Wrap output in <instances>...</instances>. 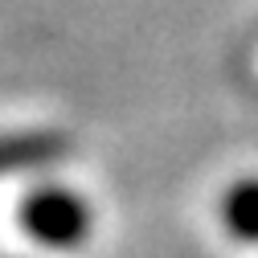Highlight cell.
I'll list each match as a JSON object with an SVG mask.
<instances>
[{"label":"cell","mask_w":258,"mask_h":258,"mask_svg":"<svg viewBox=\"0 0 258 258\" xmlns=\"http://www.w3.org/2000/svg\"><path fill=\"white\" fill-rule=\"evenodd\" d=\"M21 230L41 250H78L90 238V201L66 184H37L17 205Z\"/></svg>","instance_id":"1"},{"label":"cell","mask_w":258,"mask_h":258,"mask_svg":"<svg viewBox=\"0 0 258 258\" xmlns=\"http://www.w3.org/2000/svg\"><path fill=\"white\" fill-rule=\"evenodd\" d=\"M70 156L61 132H0V180L17 172H37Z\"/></svg>","instance_id":"2"},{"label":"cell","mask_w":258,"mask_h":258,"mask_svg":"<svg viewBox=\"0 0 258 258\" xmlns=\"http://www.w3.org/2000/svg\"><path fill=\"white\" fill-rule=\"evenodd\" d=\"M221 217H225V230L238 242H254L258 246V180H238L225 192Z\"/></svg>","instance_id":"3"}]
</instances>
